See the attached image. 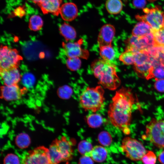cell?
Listing matches in <instances>:
<instances>
[{
  "mask_svg": "<svg viewBox=\"0 0 164 164\" xmlns=\"http://www.w3.org/2000/svg\"><path fill=\"white\" fill-rule=\"evenodd\" d=\"M144 14L137 15L135 18L138 20L148 24L153 30H159L164 27V12L159 6L143 9Z\"/></svg>",
  "mask_w": 164,
  "mask_h": 164,
  "instance_id": "7",
  "label": "cell"
},
{
  "mask_svg": "<svg viewBox=\"0 0 164 164\" xmlns=\"http://www.w3.org/2000/svg\"><path fill=\"white\" fill-rule=\"evenodd\" d=\"M133 4L138 9H143L146 4V0H133Z\"/></svg>",
  "mask_w": 164,
  "mask_h": 164,
  "instance_id": "37",
  "label": "cell"
},
{
  "mask_svg": "<svg viewBox=\"0 0 164 164\" xmlns=\"http://www.w3.org/2000/svg\"><path fill=\"white\" fill-rule=\"evenodd\" d=\"M14 13L15 15L21 17L24 15L25 12L22 7H19L14 10Z\"/></svg>",
  "mask_w": 164,
  "mask_h": 164,
  "instance_id": "38",
  "label": "cell"
},
{
  "mask_svg": "<svg viewBox=\"0 0 164 164\" xmlns=\"http://www.w3.org/2000/svg\"><path fill=\"white\" fill-rule=\"evenodd\" d=\"M62 0H43L38 4L44 14H60Z\"/></svg>",
  "mask_w": 164,
  "mask_h": 164,
  "instance_id": "13",
  "label": "cell"
},
{
  "mask_svg": "<svg viewBox=\"0 0 164 164\" xmlns=\"http://www.w3.org/2000/svg\"><path fill=\"white\" fill-rule=\"evenodd\" d=\"M99 53L102 59L112 62L116 57V52L111 45L99 47Z\"/></svg>",
  "mask_w": 164,
  "mask_h": 164,
  "instance_id": "20",
  "label": "cell"
},
{
  "mask_svg": "<svg viewBox=\"0 0 164 164\" xmlns=\"http://www.w3.org/2000/svg\"><path fill=\"white\" fill-rule=\"evenodd\" d=\"M155 46L164 47V27L156 30H153Z\"/></svg>",
  "mask_w": 164,
  "mask_h": 164,
  "instance_id": "28",
  "label": "cell"
},
{
  "mask_svg": "<svg viewBox=\"0 0 164 164\" xmlns=\"http://www.w3.org/2000/svg\"><path fill=\"white\" fill-rule=\"evenodd\" d=\"M103 88L101 85L87 87L79 97L82 108L85 111L90 110L94 112L101 110L104 106L105 99Z\"/></svg>",
  "mask_w": 164,
  "mask_h": 164,
  "instance_id": "3",
  "label": "cell"
},
{
  "mask_svg": "<svg viewBox=\"0 0 164 164\" xmlns=\"http://www.w3.org/2000/svg\"><path fill=\"white\" fill-rule=\"evenodd\" d=\"M107 154V151L104 147L96 145L93 147L91 151L86 156L90 157L94 161L101 162L105 160Z\"/></svg>",
  "mask_w": 164,
  "mask_h": 164,
  "instance_id": "18",
  "label": "cell"
},
{
  "mask_svg": "<svg viewBox=\"0 0 164 164\" xmlns=\"http://www.w3.org/2000/svg\"><path fill=\"white\" fill-rule=\"evenodd\" d=\"M4 164H19L20 161L18 156L15 154H7L3 160Z\"/></svg>",
  "mask_w": 164,
  "mask_h": 164,
  "instance_id": "34",
  "label": "cell"
},
{
  "mask_svg": "<svg viewBox=\"0 0 164 164\" xmlns=\"http://www.w3.org/2000/svg\"><path fill=\"white\" fill-rule=\"evenodd\" d=\"M158 159L162 164H164V150L159 155Z\"/></svg>",
  "mask_w": 164,
  "mask_h": 164,
  "instance_id": "39",
  "label": "cell"
},
{
  "mask_svg": "<svg viewBox=\"0 0 164 164\" xmlns=\"http://www.w3.org/2000/svg\"><path fill=\"white\" fill-rule=\"evenodd\" d=\"M91 69L103 88L114 91L120 86L121 80L117 74L116 66L112 62L97 59L93 62Z\"/></svg>",
  "mask_w": 164,
  "mask_h": 164,
  "instance_id": "2",
  "label": "cell"
},
{
  "mask_svg": "<svg viewBox=\"0 0 164 164\" xmlns=\"http://www.w3.org/2000/svg\"><path fill=\"white\" fill-rule=\"evenodd\" d=\"M153 29L147 23L140 21L134 27L132 31V35L137 36H147L152 33Z\"/></svg>",
  "mask_w": 164,
  "mask_h": 164,
  "instance_id": "19",
  "label": "cell"
},
{
  "mask_svg": "<svg viewBox=\"0 0 164 164\" xmlns=\"http://www.w3.org/2000/svg\"></svg>",
  "mask_w": 164,
  "mask_h": 164,
  "instance_id": "42",
  "label": "cell"
},
{
  "mask_svg": "<svg viewBox=\"0 0 164 164\" xmlns=\"http://www.w3.org/2000/svg\"><path fill=\"white\" fill-rule=\"evenodd\" d=\"M48 149L53 164H59L69 160L72 156L73 151L70 142L64 136L60 139L54 140Z\"/></svg>",
  "mask_w": 164,
  "mask_h": 164,
  "instance_id": "4",
  "label": "cell"
},
{
  "mask_svg": "<svg viewBox=\"0 0 164 164\" xmlns=\"http://www.w3.org/2000/svg\"><path fill=\"white\" fill-rule=\"evenodd\" d=\"M153 65L152 78L155 80L164 79V66L158 63H154Z\"/></svg>",
  "mask_w": 164,
  "mask_h": 164,
  "instance_id": "30",
  "label": "cell"
},
{
  "mask_svg": "<svg viewBox=\"0 0 164 164\" xmlns=\"http://www.w3.org/2000/svg\"><path fill=\"white\" fill-rule=\"evenodd\" d=\"M98 140L99 143L104 146L109 145L112 142V137L110 134L108 132L103 131L99 134Z\"/></svg>",
  "mask_w": 164,
  "mask_h": 164,
  "instance_id": "31",
  "label": "cell"
},
{
  "mask_svg": "<svg viewBox=\"0 0 164 164\" xmlns=\"http://www.w3.org/2000/svg\"><path fill=\"white\" fill-rule=\"evenodd\" d=\"M59 29L61 34L67 41L74 40L76 36V32L74 28L69 24L66 23L60 25Z\"/></svg>",
  "mask_w": 164,
  "mask_h": 164,
  "instance_id": "21",
  "label": "cell"
},
{
  "mask_svg": "<svg viewBox=\"0 0 164 164\" xmlns=\"http://www.w3.org/2000/svg\"><path fill=\"white\" fill-rule=\"evenodd\" d=\"M141 160L143 164H155L156 156L153 152L147 150L146 154L142 158Z\"/></svg>",
  "mask_w": 164,
  "mask_h": 164,
  "instance_id": "33",
  "label": "cell"
},
{
  "mask_svg": "<svg viewBox=\"0 0 164 164\" xmlns=\"http://www.w3.org/2000/svg\"><path fill=\"white\" fill-rule=\"evenodd\" d=\"M22 164H53L48 148L40 146L28 152L23 158Z\"/></svg>",
  "mask_w": 164,
  "mask_h": 164,
  "instance_id": "9",
  "label": "cell"
},
{
  "mask_svg": "<svg viewBox=\"0 0 164 164\" xmlns=\"http://www.w3.org/2000/svg\"><path fill=\"white\" fill-rule=\"evenodd\" d=\"M86 121L89 126L91 128H97L102 125L103 118L101 115L94 113L89 115L86 118Z\"/></svg>",
  "mask_w": 164,
  "mask_h": 164,
  "instance_id": "24",
  "label": "cell"
},
{
  "mask_svg": "<svg viewBox=\"0 0 164 164\" xmlns=\"http://www.w3.org/2000/svg\"><path fill=\"white\" fill-rule=\"evenodd\" d=\"M92 158L89 156L83 155L79 160V164H94V162Z\"/></svg>",
  "mask_w": 164,
  "mask_h": 164,
  "instance_id": "36",
  "label": "cell"
},
{
  "mask_svg": "<svg viewBox=\"0 0 164 164\" xmlns=\"http://www.w3.org/2000/svg\"><path fill=\"white\" fill-rule=\"evenodd\" d=\"M121 148L126 157L134 161L141 160L147 151L141 142L129 137L123 139Z\"/></svg>",
  "mask_w": 164,
  "mask_h": 164,
  "instance_id": "6",
  "label": "cell"
},
{
  "mask_svg": "<svg viewBox=\"0 0 164 164\" xmlns=\"http://www.w3.org/2000/svg\"><path fill=\"white\" fill-rule=\"evenodd\" d=\"M143 137L156 147L164 149V120L152 118L146 126Z\"/></svg>",
  "mask_w": 164,
  "mask_h": 164,
  "instance_id": "5",
  "label": "cell"
},
{
  "mask_svg": "<svg viewBox=\"0 0 164 164\" xmlns=\"http://www.w3.org/2000/svg\"><path fill=\"white\" fill-rule=\"evenodd\" d=\"M91 144L88 141L84 140L80 142L78 146L79 152L83 155H87L93 148Z\"/></svg>",
  "mask_w": 164,
  "mask_h": 164,
  "instance_id": "29",
  "label": "cell"
},
{
  "mask_svg": "<svg viewBox=\"0 0 164 164\" xmlns=\"http://www.w3.org/2000/svg\"><path fill=\"white\" fill-rule=\"evenodd\" d=\"M2 98L8 101L17 100L21 98L23 94L21 89L17 84L4 85L1 88Z\"/></svg>",
  "mask_w": 164,
  "mask_h": 164,
  "instance_id": "15",
  "label": "cell"
},
{
  "mask_svg": "<svg viewBox=\"0 0 164 164\" xmlns=\"http://www.w3.org/2000/svg\"><path fill=\"white\" fill-rule=\"evenodd\" d=\"M154 86L155 89L160 92H164V79L155 80Z\"/></svg>",
  "mask_w": 164,
  "mask_h": 164,
  "instance_id": "35",
  "label": "cell"
},
{
  "mask_svg": "<svg viewBox=\"0 0 164 164\" xmlns=\"http://www.w3.org/2000/svg\"><path fill=\"white\" fill-rule=\"evenodd\" d=\"M33 3L37 5L41 2L43 0H30Z\"/></svg>",
  "mask_w": 164,
  "mask_h": 164,
  "instance_id": "40",
  "label": "cell"
},
{
  "mask_svg": "<svg viewBox=\"0 0 164 164\" xmlns=\"http://www.w3.org/2000/svg\"><path fill=\"white\" fill-rule=\"evenodd\" d=\"M66 64L69 69L74 71L80 68L81 61L79 58H68L66 60Z\"/></svg>",
  "mask_w": 164,
  "mask_h": 164,
  "instance_id": "32",
  "label": "cell"
},
{
  "mask_svg": "<svg viewBox=\"0 0 164 164\" xmlns=\"http://www.w3.org/2000/svg\"><path fill=\"white\" fill-rule=\"evenodd\" d=\"M43 25V20L39 15H33L30 18L29 27L32 30L37 31L40 30Z\"/></svg>",
  "mask_w": 164,
  "mask_h": 164,
  "instance_id": "26",
  "label": "cell"
},
{
  "mask_svg": "<svg viewBox=\"0 0 164 164\" xmlns=\"http://www.w3.org/2000/svg\"><path fill=\"white\" fill-rule=\"evenodd\" d=\"M105 5L107 12L112 15L119 14L123 8V3L121 0H107Z\"/></svg>",
  "mask_w": 164,
  "mask_h": 164,
  "instance_id": "22",
  "label": "cell"
},
{
  "mask_svg": "<svg viewBox=\"0 0 164 164\" xmlns=\"http://www.w3.org/2000/svg\"><path fill=\"white\" fill-rule=\"evenodd\" d=\"M0 70L18 68L22 58L15 49L1 45L0 50Z\"/></svg>",
  "mask_w": 164,
  "mask_h": 164,
  "instance_id": "8",
  "label": "cell"
},
{
  "mask_svg": "<svg viewBox=\"0 0 164 164\" xmlns=\"http://www.w3.org/2000/svg\"><path fill=\"white\" fill-rule=\"evenodd\" d=\"M15 142L16 146L22 149H25L28 147L31 142L29 136L24 133L18 135L15 138Z\"/></svg>",
  "mask_w": 164,
  "mask_h": 164,
  "instance_id": "27",
  "label": "cell"
},
{
  "mask_svg": "<svg viewBox=\"0 0 164 164\" xmlns=\"http://www.w3.org/2000/svg\"><path fill=\"white\" fill-rule=\"evenodd\" d=\"M115 30L114 26L110 24L104 25L100 29L97 42L99 47L111 45Z\"/></svg>",
  "mask_w": 164,
  "mask_h": 164,
  "instance_id": "12",
  "label": "cell"
},
{
  "mask_svg": "<svg viewBox=\"0 0 164 164\" xmlns=\"http://www.w3.org/2000/svg\"><path fill=\"white\" fill-rule=\"evenodd\" d=\"M78 14L77 7L74 3L68 2L62 5L60 14L63 20L72 21L77 17Z\"/></svg>",
  "mask_w": 164,
  "mask_h": 164,
  "instance_id": "16",
  "label": "cell"
},
{
  "mask_svg": "<svg viewBox=\"0 0 164 164\" xmlns=\"http://www.w3.org/2000/svg\"><path fill=\"white\" fill-rule=\"evenodd\" d=\"M135 101L131 89L122 87L116 91L109 105L108 115L110 122L126 135L131 132L129 127Z\"/></svg>",
  "mask_w": 164,
  "mask_h": 164,
  "instance_id": "1",
  "label": "cell"
},
{
  "mask_svg": "<svg viewBox=\"0 0 164 164\" xmlns=\"http://www.w3.org/2000/svg\"><path fill=\"white\" fill-rule=\"evenodd\" d=\"M153 68L152 61L134 66V70L138 77L147 80L152 79Z\"/></svg>",
  "mask_w": 164,
  "mask_h": 164,
  "instance_id": "17",
  "label": "cell"
},
{
  "mask_svg": "<svg viewBox=\"0 0 164 164\" xmlns=\"http://www.w3.org/2000/svg\"><path fill=\"white\" fill-rule=\"evenodd\" d=\"M147 50L135 52L134 65H139L152 61Z\"/></svg>",
  "mask_w": 164,
  "mask_h": 164,
  "instance_id": "23",
  "label": "cell"
},
{
  "mask_svg": "<svg viewBox=\"0 0 164 164\" xmlns=\"http://www.w3.org/2000/svg\"><path fill=\"white\" fill-rule=\"evenodd\" d=\"M126 50L136 52L147 50L155 46L153 33L147 36L132 35L126 41Z\"/></svg>",
  "mask_w": 164,
  "mask_h": 164,
  "instance_id": "10",
  "label": "cell"
},
{
  "mask_svg": "<svg viewBox=\"0 0 164 164\" xmlns=\"http://www.w3.org/2000/svg\"><path fill=\"white\" fill-rule=\"evenodd\" d=\"M147 0L150 2H153L157 0Z\"/></svg>",
  "mask_w": 164,
  "mask_h": 164,
  "instance_id": "41",
  "label": "cell"
},
{
  "mask_svg": "<svg viewBox=\"0 0 164 164\" xmlns=\"http://www.w3.org/2000/svg\"><path fill=\"white\" fill-rule=\"evenodd\" d=\"M0 75L5 85L17 84L21 78L18 68L0 70Z\"/></svg>",
  "mask_w": 164,
  "mask_h": 164,
  "instance_id": "14",
  "label": "cell"
},
{
  "mask_svg": "<svg viewBox=\"0 0 164 164\" xmlns=\"http://www.w3.org/2000/svg\"><path fill=\"white\" fill-rule=\"evenodd\" d=\"M135 52L126 50L119 56V60L126 65H131L134 64Z\"/></svg>",
  "mask_w": 164,
  "mask_h": 164,
  "instance_id": "25",
  "label": "cell"
},
{
  "mask_svg": "<svg viewBox=\"0 0 164 164\" xmlns=\"http://www.w3.org/2000/svg\"><path fill=\"white\" fill-rule=\"evenodd\" d=\"M62 46L66 55L68 58H85L87 57L88 52L82 48L80 42H63Z\"/></svg>",
  "mask_w": 164,
  "mask_h": 164,
  "instance_id": "11",
  "label": "cell"
}]
</instances>
